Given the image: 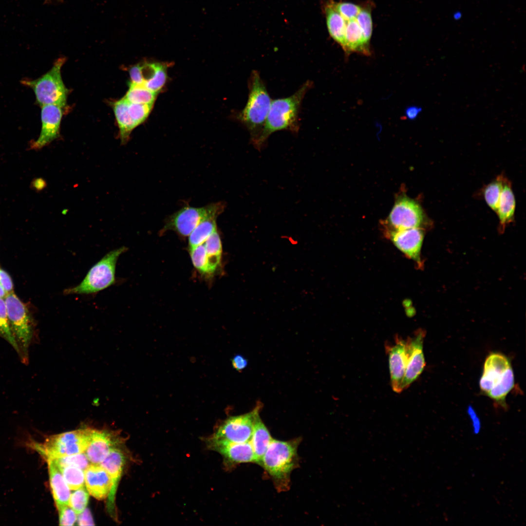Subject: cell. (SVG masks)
<instances>
[{
    "label": "cell",
    "instance_id": "1",
    "mask_svg": "<svg viewBox=\"0 0 526 526\" xmlns=\"http://www.w3.org/2000/svg\"><path fill=\"white\" fill-rule=\"evenodd\" d=\"M312 86V81L307 80L291 95L272 100L264 127L253 143L257 150H261L269 136L276 132L287 130L293 133L298 132L301 104Z\"/></svg>",
    "mask_w": 526,
    "mask_h": 526
},
{
    "label": "cell",
    "instance_id": "2",
    "mask_svg": "<svg viewBox=\"0 0 526 526\" xmlns=\"http://www.w3.org/2000/svg\"><path fill=\"white\" fill-rule=\"evenodd\" d=\"M248 87V100L239 118L249 132L253 144L264 127L272 100L257 71L251 73Z\"/></svg>",
    "mask_w": 526,
    "mask_h": 526
},
{
    "label": "cell",
    "instance_id": "3",
    "mask_svg": "<svg viewBox=\"0 0 526 526\" xmlns=\"http://www.w3.org/2000/svg\"><path fill=\"white\" fill-rule=\"evenodd\" d=\"M299 440L283 441L273 439L263 455L260 465L273 479L277 488L288 487L291 471L298 461Z\"/></svg>",
    "mask_w": 526,
    "mask_h": 526
},
{
    "label": "cell",
    "instance_id": "4",
    "mask_svg": "<svg viewBox=\"0 0 526 526\" xmlns=\"http://www.w3.org/2000/svg\"><path fill=\"white\" fill-rule=\"evenodd\" d=\"M127 250V247L122 246L107 253L89 269L79 283L64 289L63 295H94L116 283V264L119 257Z\"/></svg>",
    "mask_w": 526,
    "mask_h": 526
},
{
    "label": "cell",
    "instance_id": "5",
    "mask_svg": "<svg viewBox=\"0 0 526 526\" xmlns=\"http://www.w3.org/2000/svg\"><path fill=\"white\" fill-rule=\"evenodd\" d=\"M65 60V58L57 59L48 72L36 79L21 80L22 84L33 90L36 102L40 107L54 104L63 108L66 105L68 90L61 75V69Z\"/></svg>",
    "mask_w": 526,
    "mask_h": 526
},
{
    "label": "cell",
    "instance_id": "6",
    "mask_svg": "<svg viewBox=\"0 0 526 526\" xmlns=\"http://www.w3.org/2000/svg\"><path fill=\"white\" fill-rule=\"evenodd\" d=\"M12 333L18 345L21 361H28L29 348L34 336L33 319L26 305L13 292L4 299Z\"/></svg>",
    "mask_w": 526,
    "mask_h": 526
},
{
    "label": "cell",
    "instance_id": "7",
    "mask_svg": "<svg viewBox=\"0 0 526 526\" xmlns=\"http://www.w3.org/2000/svg\"><path fill=\"white\" fill-rule=\"evenodd\" d=\"M94 429H79L50 436L42 444H34L35 449L46 459L84 452Z\"/></svg>",
    "mask_w": 526,
    "mask_h": 526
},
{
    "label": "cell",
    "instance_id": "8",
    "mask_svg": "<svg viewBox=\"0 0 526 526\" xmlns=\"http://www.w3.org/2000/svg\"><path fill=\"white\" fill-rule=\"evenodd\" d=\"M261 405L251 412L230 416L224 421L209 437L205 440L207 446L222 443H244L250 441L254 422Z\"/></svg>",
    "mask_w": 526,
    "mask_h": 526
},
{
    "label": "cell",
    "instance_id": "9",
    "mask_svg": "<svg viewBox=\"0 0 526 526\" xmlns=\"http://www.w3.org/2000/svg\"><path fill=\"white\" fill-rule=\"evenodd\" d=\"M225 207L221 202L201 207H184L167 219L162 231L172 230L182 237H188L202 220L209 216L218 217L224 211Z\"/></svg>",
    "mask_w": 526,
    "mask_h": 526
},
{
    "label": "cell",
    "instance_id": "10",
    "mask_svg": "<svg viewBox=\"0 0 526 526\" xmlns=\"http://www.w3.org/2000/svg\"><path fill=\"white\" fill-rule=\"evenodd\" d=\"M424 215L420 206L405 195L399 197L387 219L388 229L401 230L420 227Z\"/></svg>",
    "mask_w": 526,
    "mask_h": 526
},
{
    "label": "cell",
    "instance_id": "11",
    "mask_svg": "<svg viewBox=\"0 0 526 526\" xmlns=\"http://www.w3.org/2000/svg\"><path fill=\"white\" fill-rule=\"evenodd\" d=\"M425 332L417 331L412 337L406 339L407 362L401 388L407 389L421 374L426 365L423 351Z\"/></svg>",
    "mask_w": 526,
    "mask_h": 526
},
{
    "label": "cell",
    "instance_id": "12",
    "mask_svg": "<svg viewBox=\"0 0 526 526\" xmlns=\"http://www.w3.org/2000/svg\"><path fill=\"white\" fill-rule=\"evenodd\" d=\"M385 348L388 357L391 387L399 394L402 392L401 385L407 362L406 339L396 335L394 343H385Z\"/></svg>",
    "mask_w": 526,
    "mask_h": 526
},
{
    "label": "cell",
    "instance_id": "13",
    "mask_svg": "<svg viewBox=\"0 0 526 526\" xmlns=\"http://www.w3.org/2000/svg\"><path fill=\"white\" fill-rule=\"evenodd\" d=\"M41 107V131L38 138L31 142L29 148L31 150H40L59 136L62 107L54 104Z\"/></svg>",
    "mask_w": 526,
    "mask_h": 526
},
{
    "label": "cell",
    "instance_id": "14",
    "mask_svg": "<svg viewBox=\"0 0 526 526\" xmlns=\"http://www.w3.org/2000/svg\"><path fill=\"white\" fill-rule=\"evenodd\" d=\"M387 230L386 234L394 245L407 257L420 265L421 249L424 236L421 227Z\"/></svg>",
    "mask_w": 526,
    "mask_h": 526
},
{
    "label": "cell",
    "instance_id": "15",
    "mask_svg": "<svg viewBox=\"0 0 526 526\" xmlns=\"http://www.w3.org/2000/svg\"><path fill=\"white\" fill-rule=\"evenodd\" d=\"M209 449L220 453L225 466L254 462L257 463L250 441L244 443H222L207 446Z\"/></svg>",
    "mask_w": 526,
    "mask_h": 526
},
{
    "label": "cell",
    "instance_id": "16",
    "mask_svg": "<svg viewBox=\"0 0 526 526\" xmlns=\"http://www.w3.org/2000/svg\"><path fill=\"white\" fill-rule=\"evenodd\" d=\"M119 442L120 440L113 432L94 429L84 453L91 463L99 464Z\"/></svg>",
    "mask_w": 526,
    "mask_h": 526
},
{
    "label": "cell",
    "instance_id": "17",
    "mask_svg": "<svg viewBox=\"0 0 526 526\" xmlns=\"http://www.w3.org/2000/svg\"><path fill=\"white\" fill-rule=\"evenodd\" d=\"M85 483L89 493L97 500L106 499L112 483L110 475L99 464H90L84 470Z\"/></svg>",
    "mask_w": 526,
    "mask_h": 526
},
{
    "label": "cell",
    "instance_id": "18",
    "mask_svg": "<svg viewBox=\"0 0 526 526\" xmlns=\"http://www.w3.org/2000/svg\"><path fill=\"white\" fill-rule=\"evenodd\" d=\"M125 456L120 449L117 447L112 449L107 456L99 464L109 473L111 478L112 487L108 496L107 507L111 514L114 515L115 496L123 471Z\"/></svg>",
    "mask_w": 526,
    "mask_h": 526
},
{
    "label": "cell",
    "instance_id": "19",
    "mask_svg": "<svg viewBox=\"0 0 526 526\" xmlns=\"http://www.w3.org/2000/svg\"><path fill=\"white\" fill-rule=\"evenodd\" d=\"M510 366V362L505 355L497 353L490 354L485 360L479 382L483 393L487 394Z\"/></svg>",
    "mask_w": 526,
    "mask_h": 526
},
{
    "label": "cell",
    "instance_id": "20",
    "mask_svg": "<svg viewBox=\"0 0 526 526\" xmlns=\"http://www.w3.org/2000/svg\"><path fill=\"white\" fill-rule=\"evenodd\" d=\"M49 475L50 485L56 507L69 505L71 495L70 489L62 474L53 461L46 460Z\"/></svg>",
    "mask_w": 526,
    "mask_h": 526
},
{
    "label": "cell",
    "instance_id": "21",
    "mask_svg": "<svg viewBox=\"0 0 526 526\" xmlns=\"http://www.w3.org/2000/svg\"><path fill=\"white\" fill-rule=\"evenodd\" d=\"M272 439L259 414L256 417L250 440L257 464L260 465L262 457Z\"/></svg>",
    "mask_w": 526,
    "mask_h": 526
},
{
    "label": "cell",
    "instance_id": "22",
    "mask_svg": "<svg viewBox=\"0 0 526 526\" xmlns=\"http://www.w3.org/2000/svg\"><path fill=\"white\" fill-rule=\"evenodd\" d=\"M113 110L119 130L122 144L128 141L130 134L137 126L131 117L128 111V102L124 98L113 103Z\"/></svg>",
    "mask_w": 526,
    "mask_h": 526
},
{
    "label": "cell",
    "instance_id": "23",
    "mask_svg": "<svg viewBox=\"0 0 526 526\" xmlns=\"http://www.w3.org/2000/svg\"><path fill=\"white\" fill-rule=\"evenodd\" d=\"M207 257L210 277H213L222 267V245L217 230L204 243Z\"/></svg>",
    "mask_w": 526,
    "mask_h": 526
},
{
    "label": "cell",
    "instance_id": "24",
    "mask_svg": "<svg viewBox=\"0 0 526 526\" xmlns=\"http://www.w3.org/2000/svg\"><path fill=\"white\" fill-rule=\"evenodd\" d=\"M515 199L509 183L504 181L497 213L500 224L504 227L511 222L514 217Z\"/></svg>",
    "mask_w": 526,
    "mask_h": 526
},
{
    "label": "cell",
    "instance_id": "25",
    "mask_svg": "<svg viewBox=\"0 0 526 526\" xmlns=\"http://www.w3.org/2000/svg\"><path fill=\"white\" fill-rule=\"evenodd\" d=\"M514 386V373L511 366L505 371L500 380L487 395L503 407H506V397Z\"/></svg>",
    "mask_w": 526,
    "mask_h": 526
},
{
    "label": "cell",
    "instance_id": "26",
    "mask_svg": "<svg viewBox=\"0 0 526 526\" xmlns=\"http://www.w3.org/2000/svg\"><path fill=\"white\" fill-rule=\"evenodd\" d=\"M218 217L209 216L202 220L188 236L189 247H193L204 243L217 229Z\"/></svg>",
    "mask_w": 526,
    "mask_h": 526
},
{
    "label": "cell",
    "instance_id": "27",
    "mask_svg": "<svg viewBox=\"0 0 526 526\" xmlns=\"http://www.w3.org/2000/svg\"><path fill=\"white\" fill-rule=\"evenodd\" d=\"M148 64L150 75L143 85L157 94L166 82L167 66L159 63H148Z\"/></svg>",
    "mask_w": 526,
    "mask_h": 526
},
{
    "label": "cell",
    "instance_id": "28",
    "mask_svg": "<svg viewBox=\"0 0 526 526\" xmlns=\"http://www.w3.org/2000/svg\"><path fill=\"white\" fill-rule=\"evenodd\" d=\"M156 94L157 93L149 90L143 85L131 82L123 98L130 103L153 104Z\"/></svg>",
    "mask_w": 526,
    "mask_h": 526
},
{
    "label": "cell",
    "instance_id": "29",
    "mask_svg": "<svg viewBox=\"0 0 526 526\" xmlns=\"http://www.w3.org/2000/svg\"><path fill=\"white\" fill-rule=\"evenodd\" d=\"M189 253L195 269L203 276L210 278L207 257L204 244L189 248Z\"/></svg>",
    "mask_w": 526,
    "mask_h": 526
},
{
    "label": "cell",
    "instance_id": "30",
    "mask_svg": "<svg viewBox=\"0 0 526 526\" xmlns=\"http://www.w3.org/2000/svg\"><path fill=\"white\" fill-rule=\"evenodd\" d=\"M0 337L7 341L19 355V348L11 329L5 302L1 298H0Z\"/></svg>",
    "mask_w": 526,
    "mask_h": 526
},
{
    "label": "cell",
    "instance_id": "31",
    "mask_svg": "<svg viewBox=\"0 0 526 526\" xmlns=\"http://www.w3.org/2000/svg\"><path fill=\"white\" fill-rule=\"evenodd\" d=\"M70 489L75 490L84 486V470L75 467L67 466L58 468Z\"/></svg>",
    "mask_w": 526,
    "mask_h": 526
},
{
    "label": "cell",
    "instance_id": "32",
    "mask_svg": "<svg viewBox=\"0 0 526 526\" xmlns=\"http://www.w3.org/2000/svg\"><path fill=\"white\" fill-rule=\"evenodd\" d=\"M504 179L499 177L488 185L484 190V197L487 203L496 212L498 209Z\"/></svg>",
    "mask_w": 526,
    "mask_h": 526
},
{
    "label": "cell",
    "instance_id": "33",
    "mask_svg": "<svg viewBox=\"0 0 526 526\" xmlns=\"http://www.w3.org/2000/svg\"><path fill=\"white\" fill-rule=\"evenodd\" d=\"M47 459L53 461L58 468L73 466L83 470H85L91 463L84 452Z\"/></svg>",
    "mask_w": 526,
    "mask_h": 526
},
{
    "label": "cell",
    "instance_id": "34",
    "mask_svg": "<svg viewBox=\"0 0 526 526\" xmlns=\"http://www.w3.org/2000/svg\"><path fill=\"white\" fill-rule=\"evenodd\" d=\"M89 498V493L87 489L82 486L71 494L69 505L78 515L86 507Z\"/></svg>",
    "mask_w": 526,
    "mask_h": 526
},
{
    "label": "cell",
    "instance_id": "35",
    "mask_svg": "<svg viewBox=\"0 0 526 526\" xmlns=\"http://www.w3.org/2000/svg\"><path fill=\"white\" fill-rule=\"evenodd\" d=\"M152 106L153 104L133 103L128 102L129 113L137 126L146 120L151 112Z\"/></svg>",
    "mask_w": 526,
    "mask_h": 526
},
{
    "label": "cell",
    "instance_id": "36",
    "mask_svg": "<svg viewBox=\"0 0 526 526\" xmlns=\"http://www.w3.org/2000/svg\"><path fill=\"white\" fill-rule=\"evenodd\" d=\"M59 522L60 526H73L77 520V514L69 506L64 505L57 507Z\"/></svg>",
    "mask_w": 526,
    "mask_h": 526
},
{
    "label": "cell",
    "instance_id": "37",
    "mask_svg": "<svg viewBox=\"0 0 526 526\" xmlns=\"http://www.w3.org/2000/svg\"><path fill=\"white\" fill-rule=\"evenodd\" d=\"M129 74L132 83L139 85L143 84L144 79L142 65L139 64L132 66L129 70Z\"/></svg>",
    "mask_w": 526,
    "mask_h": 526
},
{
    "label": "cell",
    "instance_id": "38",
    "mask_svg": "<svg viewBox=\"0 0 526 526\" xmlns=\"http://www.w3.org/2000/svg\"><path fill=\"white\" fill-rule=\"evenodd\" d=\"M76 521L77 525L79 526L94 525L91 511L88 508L86 507L78 514Z\"/></svg>",
    "mask_w": 526,
    "mask_h": 526
},
{
    "label": "cell",
    "instance_id": "39",
    "mask_svg": "<svg viewBox=\"0 0 526 526\" xmlns=\"http://www.w3.org/2000/svg\"><path fill=\"white\" fill-rule=\"evenodd\" d=\"M0 284L8 294L13 292V283L9 275L0 268Z\"/></svg>",
    "mask_w": 526,
    "mask_h": 526
},
{
    "label": "cell",
    "instance_id": "40",
    "mask_svg": "<svg viewBox=\"0 0 526 526\" xmlns=\"http://www.w3.org/2000/svg\"><path fill=\"white\" fill-rule=\"evenodd\" d=\"M234 369L238 371L244 370L247 365V360L241 355H235L231 360Z\"/></svg>",
    "mask_w": 526,
    "mask_h": 526
},
{
    "label": "cell",
    "instance_id": "41",
    "mask_svg": "<svg viewBox=\"0 0 526 526\" xmlns=\"http://www.w3.org/2000/svg\"><path fill=\"white\" fill-rule=\"evenodd\" d=\"M422 110V109L420 107L417 106H409L405 109V116L409 120H414L417 117Z\"/></svg>",
    "mask_w": 526,
    "mask_h": 526
},
{
    "label": "cell",
    "instance_id": "42",
    "mask_svg": "<svg viewBox=\"0 0 526 526\" xmlns=\"http://www.w3.org/2000/svg\"><path fill=\"white\" fill-rule=\"evenodd\" d=\"M468 413L472 421V424L473 426V429L475 433H478L480 429V420L475 413L473 409L471 407H469L468 408Z\"/></svg>",
    "mask_w": 526,
    "mask_h": 526
},
{
    "label": "cell",
    "instance_id": "43",
    "mask_svg": "<svg viewBox=\"0 0 526 526\" xmlns=\"http://www.w3.org/2000/svg\"><path fill=\"white\" fill-rule=\"evenodd\" d=\"M7 293L0 284V298L4 299Z\"/></svg>",
    "mask_w": 526,
    "mask_h": 526
},
{
    "label": "cell",
    "instance_id": "44",
    "mask_svg": "<svg viewBox=\"0 0 526 526\" xmlns=\"http://www.w3.org/2000/svg\"><path fill=\"white\" fill-rule=\"evenodd\" d=\"M47 0L51 1H52L53 0ZM55 0V1H57V2H60V1H62L63 0Z\"/></svg>",
    "mask_w": 526,
    "mask_h": 526
}]
</instances>
